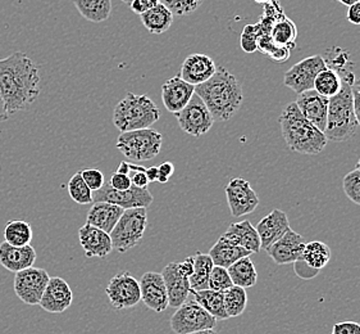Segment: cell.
Wrapping results in <instances>:
<instances>
[{"mask_svg":"<svg viewBox=\"0 0 360 334\" xmlns=\"http://www.w3.org/2000/svg\"><path fill=\"white\" fill-rule=\"evenodd\" d=\"M41 78L34 61L23 51L0 59V95L8 115L29 109L40 95Z\"/></svg>","mask_w":360,"mask_h":334,"instance_id":"cell-1","label":"cell"},{"mask_svg":"<svg viewBox=\"0 0 360 334\" xmlns=\"http://www.w3.org/2000/svg\"><path fill=\"white\" fill-rule=\"evenodd\" d=\"M195 94L205 103L214 121L222 123L235 116L244 101L240 81L224 67H217L216 73L208 81L196 85Z\"/></svg>","mask_w":360,"mask_h":334,"instance_id":"cell-2","label":"cell"},{"mask_svg":"<svg viewBox=\"0 0 360 334\" xmlns=\"http://www.w3.org/2000/svg\"><path fill=\"white\" fill-rule=\"evenodd\" d=\"M282 137L291 152L300 154H319L327 146L323 131L302 115L295 102L288 103L280 115Z\"/></svg>","mask_w":360,"mask_h":334,"instance_id":"cell-3","label":"cell"},{"mask_svg":"<svg viewBox=\"0 0 360 334\" xmlns=\"http://www.w3.org/2000/svg\"><path fill=\"white\" fill-rule=\"evenodd\" d=\"M354 113L353 85L342 80L341 90L328 98V115L324 135L327 140L341 143L353 138L358 129Z\"/></svg>","mask_w":360,"mask_h":334,"instance_id":"cell-4","label":"cell"},{"mask_svg":"<svg viewBox=\"0 0 360 334\" xmlns=\"http://www.w3.org/2000/svg\"><path fill=\"white\" fill-rule=\"evenodd\" d=\"M159 118L158 107L145 94L127 93L113 111V124L121 132L152 128Z\"/></svg>","mask_w":360,"mask_h":334,"instance_id":"cell-5","label":"cell"},{"mask_svg":"<svg viewBox=\"0 0 360 334\" xmlns=\"http://www.w3.org/2000/svg\"><path fill=\"white\" fill-rule=\"evenodd\" d=\"M162 134L153 128H148L121 132L115 147L126 159L135 162H144L158 156L162 149Z\"/></svg>","mask_w":360,"mask_h":334,"instance_id":"cell-6","label":"cell"},{"mask_svg":"<svg viewBox=\"0 0 360 334\" xmlns=\"http://www.w3.org/2000/svg\"><path fill=\"white\" fill-rule=\"evenodd\" d=\"M148 226V211L145 207H135L123 211L122 216L110 232L113 249L126 254L143 240Z\"/></svg>","mask_w":360,"mask_h":334,"instance_id":"cell-7","label":"cell"},{"mask_svg":"<svg viewBox=\"0 0 360 334\" xmlns=\"http://www.w3.org/2000/svg\"><path fill=\"white\" fill-rule=\"evenodd\" d=\"M217 319L202 309L194 298L185 301L171 318V328L176 334H188L216 328Z\"/></svg>","mask_w":360,"mask_h":334,"instance_id":"cell-8","label":"cell"},{"mask_svg":"<svg viewBox=\"0 0 360 334\" xmlns=\"http://www.w3.org/2000/svg\"><path fill=\"white\" fill-rule=\"evenodd\" d=\"M174 116L177 117L181 130L195 138L205 135L216 123L205 103L196 94L191 98L186 107L174 113Z\"/></svg>","mask_w":360,"mask_h":334,"instance_id":"cell-9","label":"cell"},{"mask_svg":"<svg viewBox=\"0 0 360 334\" xmlns=\"http://www.w3.org/2000/svg\"><path fill=\"white\" fill-rule=\"evenodd\" d=\"M105 293L115 310H124L136 306L141 301L140 283L129 271H121L109 280Z\"/></svg>","mask_w":360,"mask_h":334,"instance_id":"cell-10","label":"cell"},{"mask_svg":"<svg viewBox=\"0 0 360 334\" xmlns=\"http://www.w3.org/2000/svg\"><path fill=\"white\" fill-rule=\"evenodd\" d=\"M51 276L46 270L40 268H27L15 273V293L23 304L30 306L39 305L44 291Z\"/></svg>","mask_w":360,"mask_h":334,"instance_id":"cell-11","label":"cell"},{"mask_svg":"<svg viewBox=\"0 0 360 334\" xmlns=\"http://www.w3.org/2000/svg\"><path fill=\"white\" fill-rule=\"evenodd\" d=\"M324 68H327V66L322 56L316 54L308 58L302 59L285 73L283 84L297 94H300L314 87V81L318 73L323 71Z\"/></svg>","mask_w":360,"mask_h":334,"instance_id":"cell-12","label":"cell"},{"mask_svg":"<svg viewBox=\"0 0 360 334\" xmlns=\"http://www.w3.org/2000/svg\"><path fill=\"white\" fill-rule=\"evenodd\" d=\"M154 198L148 188H137L132 185L127 190H117L105 183L103 188L95 192L94 202H108L122 207L123 210L145 207L148 209L153 204Z\"/></svg>","mask_w":360,"mask_h":334,"instance_id":"cell-13","label":"cell"},{"mask_svg":"<svg viewBox=\"0 0 360 334\" xmlns=\"http://www.w3.org/2000/svg\"><path fill=\"white\" fill-rule=\"evenodd\" d=\"M231 215L235 218H243L252 214L259 206V197L252 188L250 183L243 178L231 179L224 188Z\"/></svg>","mask_w":360,"mask_h":334,"instance_id":"cell-14","label":"cell"},{"mask_svg":"<svg viewBox=\"0 0 360 334\" xmlns=\"http://www.w3.org/2000/svg\"><path fill=\"white\" fill-rule=\"evenodd\" d=\"M141 301L148 309L155 313H163L169 307L166 284L162 274L155 271H148L140 279Z\"/></svg>","mask_w":360,"mask_h":334,"instance_id":"cell-15","label":"cell"},{"mask_svg":"<svg viewBox=\"0 0 360 334\" xmlns=\"http://www.w3.org/2000/svg\"><path fill=\"white\" fill-rule=\"evenodd\" d=\"M305 240L303 235L294 232L291 228L282 235L281 238L276 240L271 247L266 249V254L277 265H288L294 264L302 259Z\"/></svg>","mask_w":360,"mask_h":334,"instance_id":"cell-16","label":"cell"},{"mask_svg":"<svg viewBox=\"0 0 360 334\" xmlns=\"http://www.w3.org/2000/svg\"><path fill=\"white\" fill-rule=\"evenodd\" d=\"M72 301L73 293L70 284L67 283L63 278L53 276L48 282L39 305L41 306L46 313L60 314L70 309V306L72 305Z\"/></svg>","mask_w":360,"mask_h":334,"instance_id":"cell-17","label":"cell"},{"mask_svg":"<svg viewBox=\"0 0 360 334\" xmlns=\"http://www.w3.org/2000/svg\"><path fill=\"white\" fill-rule=\"evenodd\" d=\"M295 103L310 124L324 132L328 115V98L319 94L314 89H310L297 94Z\"/></svg>","mask_w":360,"mask_h":334,"instance_id":"cell-18","label":"cell"},{"mask_svg":"<svg viewBox=\"0 0 360 334\" xmlns=\"http://www.w3.org/2000/svg\"><path fill=\"white\" fill-rule=\"evenodd\" d=\"M79 240L87 259H105L113 251V243L108 233L87 223L79 228Z\"/></svg>","mask_w":360,"mask_h":334,"instance_id":"cell-19","label":"cell"},{"mask_svg":"<svg viewBox=\"0 0 360 334\" xmlns=\"http://www.w3.org/2000/svg\"><path fill=\"white\" fill-rule=\"evenodd\" d=\"M195 94V87L188 84L180 75L174 76L162 85V101L167 111L171 113H177L185 109Z\"/></svg>","mask_w":360,"mask_h":334,"instance_id":"cell-20","label":"cell"},{"mask_svg":"<svg viewBox=\"0 0 360 334\" xmlns=\"http://www.w3.org/2000/svg\"><path fill=\"white\" fill-rule=\"evenodd\" d=\"M216 71V62L213 59L207 54L195 53L184 61L181 66L180 76L181 79L196 87L208 81Z\"/></svg>","mask_w":360,"mask_h":334,"instance_id":"cell-21","label":"cell"},{"mask_svg":"<svg viewBox=\"0 0 360 334\" xmlns=\"http://www.w3.org/2000/svg\"><path fill=\"white\" fill-rule=\"evenodd\" d=\"M255 229L259 234L260 249L266 251L276 240H280L288 232L290 229V221L286 212L274 210L260 220Z\"/></svg>","mask_w":360,"mask_h":334,"instance_id":"cell-22","label":"cell"},{"mask_svg":"<svg viewBox=\"0 0 360 334\" xmlns=\"http://www.w3.org/2000/svg\"><path fill=\"white\" fill-rule=\"evenodd\" d=\"M37 261V251L31 245L15 247L6 240L0 243V265L8 271L18 273L34 266Z\"/></svg>","mask_w":360,"mask_h":334,"instance_id":"cell-23","label":"cell"},{"mask_svg":"<svg viewBox=\"0 0 360 334\" xmlns=\"http://www.w3.org/2000/svg\"><path fill=\"white\" fill-rule=\"evenodd\" d=\"M162 276L165 279L168 301L171 307H180L185 301H188L190 296V280L188 276H182L177 268V262L168 264L162 271Z\"/></svg>","mask_w":360,"mask_h":334,"instance_id":"cell-24","label":"cell"},{"mask_svg":"<svg viewBox=\"0 0 360 334\" xmlns=\"http://www.w3.org/2000/svg\"><path fill=\"white\" fill-rule=\"evenodd\" d=\"M122 207L108 202H93L87 212L86 223L110 234L122 216Z\"/></svg>","mask_w":360,"mask_h":334,"instance_id":"cell-25","label":"cell"},{"mask_svg":"<svg viewBox=\"0 0 360 334\" xmlns=\"http://www.w3.org/2000/svg\"><path fill=\"white\" fill-rule=\"evenodd\" d=\"M222 235L252 254H258L260 251L259 234L249 220L231 224Z\"/></svg>","mask_w":360,"mask_h":334,"instance_id":"cell-26","label":"cell"},{"mask_svg":"<svg viewBox=\"0 0 360 334\" xmlns=\"http://www.w3.org/2000/svg\"><path fill=\"white\" fill-rule=\"evenodd\" d=\"M209 256L216 266L222 268H230L233 262L238 261L246 256H252V252L245 248L240 247L233 242L224 238V235L219 237L214 246L210 248Z\"/></svg>","mask_w":360,"mask_h":334,"instance_id":"cell-27","label":"cell"},{"mask_svg":"<svg viewBox=\"0 0 360 334\" xmlns=\"http://www.w3.org/2000/svg\"><path fill=\"white\" fill-rule=\"evenodd\" d=\"M140 17L146 30L155 35L165 34L173 23V13L163 3H158Z\"/></svg>","mask_w":360,"mask_h":334,"instance_id":"cell-28","label":"cell"},{"mask_svg":"<svg viewBox=\"0 0 360 334\" xmlns=\"http://www.w3.org/2000/svg\"><path fill=\"white\" fill-rule=\"evenodd\" d=\"M190 295L202 309H205L217 320L230 319L224 309V292L213 291L210 288L202 291L190 290Z\"/></svg>","mask_w":360,"mask_h":334,"instance_id":"cell-29","label":"cell"},{"mask_svg":"<svg viewBox=\"0 0 360 334\" xmlns=\"http://www.w3.org/2000/svg\"><path fill=\"white\" fill-rule=\"evenodd\" d=\"M227 270L233 285H238L241 288H252L258 282L257 268L250 256H246L233 262Z\"/></svg>","mask_w":360,"mask_h":334,"instance_id":"cell-30","label":"cell"},{"mask_svg":"<svg viewBox=\"0 0 360 334\" xmlns=\"http://www.w3.org/2000/svg\"><path fill=\"white\" fill-rule=\"evenodd\" d=\"M79 15L94 23L107 21L112 15V0H73Z\"/></svg>","mask_w":360,"mask_h":334,"instance_id":"cell-31","label":"cell"},{"mask_svg":"<svg viewBox=\"0 0 360 334\" xmlns=\"http://www.w3.org/2000/svg\"><path fill=\"white\" fill-rule=\"evenodd\" d=\"M214 264L208 254L196 252L194 256V273L188 278L193 291H202L209 288V276Z\"/></svg>","mask_w":360,"mask_h":334,"instance_id":"cell-32","label":"cell"},{"mask_svg":"<svg viewBox=\"0 0 360 334\" xmlns=\"http://www.w3.org/2000/svg\"><path fill=\"white\" fill-rule=\"evenodd\" d=\"M32 237H34L32 228L27 221L11 220L4 226V240L15 247L27 246L31 243Z\"/></svg>","mask_w":360,"mask_h":334,"instance_id":"cell-33","label":"cell"},{"mask_svg":"<svg viewBox=\"0 0 360 334\" xmlns=\"http://www.w3.org/2000/svg\"><path fill=\"white\" fill-rule=\"evenodd\" d=\"M302 259L310 268L322 270L331 260V249L323 242L313 240L309 243H305Z\"/></svg>","mask_w":360,"mask_h":334,"instance_id":"cell-34","label":"cell"},{"mask_svg":"<svg viewBox=\"0 0 360 334\" xmlns=\"http://www.w3.org/2000/svg\"><path fill=\"white\" fill-rule=\"evenodd\" d=\"M341 87H342L341 76L335 70L327 67L323 71L318 73L313 89L326 98H331L339 93Z\"/></svg>","mask_w":360,"mask_h":334,"instance_id":"cell-35","label":"cell"},{"mask_svg":"<svg viewBox=\"0 0 360 334\" xmlns=\"http://www.w3.org/2000/svg\"><path fill=\"white\" fill-rule=\"evenodd\" d=\"M224 309L229 318H238L243 315L248 306V295L245 288L232 285L224 292Z\"/></svg>","mask_w":360,"mask_h":334,"instance_id":"cell-36","label":"cell"},{"mask_svg":"<svg viewBox=\"0 0 360 334\" xmlns=\"http://www.w3.org/2000/svg\"><path fill=\"white\" fill-rule=\"evenodd\" d=\"M271 37L274 43L278 47L292 48L295 47L296 26L290 18H283L276 22L271 27Z\"/></svg>","mask_w":360,"mask_h":334,"instance_id":"cell-37","label":"cell"},{"mask_svg":"<svg viewBox=\"0 0 360 334\" xmlns=\"http://www.w3.org/2000/svg\"><path fill=\"white\" fill-rule=\"evenodd\" d=\"M68 193L70 197L77 204H91L94 202L93 190L87 187L81 171L76 173L68 182Z\"/></svg>","mask_w":360,"mask_h":334,"instance_id":"cell-38","label":"cell"},{"mask_svg":"<svg viewBox=\"0 0 360 334\" xmlns=\"http://www.w3.org/2000/svg\"><path fill=\"white\" fill-rule=\"evenodd\" d=\"M232 279H231L229 270L222 266H213L210 276H209V288L217 292H224L232 287Z\"/></svg>","mask_w":360,"mask_h":334,"instance_id":"cell-39","label":"cell"},{"mask_svg":"<svg viewBox=\"0 0 360 334\" xmlns=\"http://www.w3.org/2000/svg\"><path fill=\"white\" fill-rule=\"evenodd\" d=\"M342 188L346 197L354 204L360 206V170L355 168L345 175L342 180Z\"/></svg>","mask_w":360,"mask_h":334,"instance_id":"cell-40","label":"cell"},{"mask_svg":"<svg viewBox=\"0 0 360 334\" xmlns=\"http://www.w3.org/2000/svg\"><path fill=\"white\" fill-rule=\"evenodd\" d=\"M204 0H160L173 16H188L194 13Z\"/></svg>","mask_w":360,"mask_h":334,"instance_id":"cell-41","label":"cell"},{"mask_svg":"<svg viewBox=\"0 0 360 334\" xmlns=\"http://www.w3.org/2000/svg\"><path fill=\"white\" fill-rule=\"evenodd\" d=\"M258 27L255 25H246L241 34V48L245 53H254L258 49Z\"/></svg>","mask_w":360,"mask_h":334,"instance_id":"cell-42","label":"cell"},{"mask_svg":"<svg viewBox=\"0 0 360 334\" xmlns=\"http://www.w3.org/2000/svg\"><path fill=\"white\" fill-rule=\"evenodd\" d=\"M81 175L86 183L87 187L91 189L93 192H98L105 184L104 174L98 168H85V170L81 171Z\"/></svg>","mask_w":360,"mask_h":334,"instance_id":"cell-43","label":"cell"},{"mask_svg":"<svg viewBox=\"0 0 360 334\" xmlns=\"http://www.w3.org/2000/svg\"><path fill=\"white\" fill-rule=\"evenodd\" d=\"M130 176L132 185L137 188H148V176H146V168L140 165H132L130 163Z\"/></svg>","mask_w":360,"mask_h":334,"instance_id":"cell-44","label":"cell"},{"mask_svg":"<svg viewBox=\"0 0 360 334\" xmlns=\"http://www.w3.org/2000/svg\"><path fill=\"white\" fill-rule=\"evenodd\" d=\"M294 271H295L296 276L302 278V279H305V280L313 279L319 273V270L310 268L309 265L304 261L303 259L294 262Z\"/></svg>","mask_w":360,"mask_h":334,"instance_id":"cell-45","label":"cell"},{"mask_svg":"<svg viewBox=\"0 0 360 334\" xmlns=\"http://www.w3.org/2000/svg\"><path fill=\"white\" fill-rule=\"evenodd\" d=\"M108 183L112 188L117 189V190H127V189H130L132 187L130 176L121 174V173H117V171L112 174Z\"/></svg>","mask_w":360,"mask_h":334,"instance_id":"cell-46","label":"cell"},{"mask_svg":"<svg viewBox=\"0 0 360 334\" xmlns=\"http://www.w3.org/2000/svg\"><path fill=\"white\" fill-rule=\"evenodd\" d=\"M332 334H360V323L341 321L333 326Z\"/></svg>","mask_w":360,"mask_h":334,"instance_id":"cell-47","label":"cell"},{"mask_svg":"<svg viewBox=\"0 0 360 334\" xmlns=\"http://www.w3.org/2000/svg\"><path fill=\"white\" fill-rule=\"evenodd\" d=\"M158 3H160V0H132L130 8L135 15L141 16L146 11L155 7Z\"/></svg>","mask_w":360,"mask_h":334,"instance_id":"cell-48","label":"cell"},{"mask_svg":"<svg viewBox=\"0 0 360 334\" xmlns=\"http://www.w3.org/2000/svg\"><path fill=\"white\" fill-rule=\"evenodd\" d=\"M347 21L356 26H360V0L347 7Z\"/></svg>","mask_w":360,"mask_h":334,"instance_id":"cell-49","label":"cell"},{"mask_svg":"<svg viewBox=\"0 0 360 334\" xmlns=\"http://www.w3.org/2000/svg\"><path fill=\"white\" fill-rule=\"evenodd\" d=\"M177 268L180 270L182 276L190 278L194 273V256H190L188 259H185L184 261L177 262Z\"/></svg>","mask_w":360,"mask_h":334,"instance_id":"cell-50","label":"cell"},{"mask_svg":"<svg viewBox=\"0 0 360 334\" xmlns=\"http://www.w3.org/2000/svg\"><path fill=\"white\" fill-rule=\"evenodd\" d=\"M269 57L274 59V62L283 63L290 57V49L285 48V47H278Z\"/></svg>","mask_w":360,"mask_h":334,"instance_id":"cell-51","label":"cell"},{"mask_svg":"<svg viewBox=\"0 0 360 334\" xmlns=\"http://www.w3.org/2000/svg\"><path fill=\"white\" fill-rule=\"evenodd\" d=\"M354 113L360 126V87H353Z\"/></svg>","mask_w":360,"mask_h":334,"instance_id":"cell-52","label":"cell"},{"mask_svg":"<svg viewBox=\"0 0 360 334\" xmlns=\"http://www.w3.org/2000/svg\"><path fill=\"white\" fill-rule=\"evenodd\" d=\"M159 174L165 175L167 178H171L173 173H174V166H173L172 162H163L158 166Z\"/></svg>","mask_w":360,"mask_h":334,"instance_id":"cell-53","label":"cell"},{"mask_svg":"<svg viewBox=\"0 0 360 334\" xmlns=\"http://www.w3.org/2000/svg\"><path fill=\"white\" fill-rule=\"evenodd\" d=\"M159 170L158 166H153L150 168H146V176L149 183L157 182L158 179Z\"/></svg>","mask_w":360,"mask_h":334,"instance_id":"cell-54","label":"cell"},{"mask_svg":"<svg viewBox=\"0 0 360 334\" xmlns=\"http://www.w3.org/2000/svg\"><path fill=\"white\" fill-rule=\"evenodd\" d=\"M8 118H9V115H8L4 101H3V98H1V95H0V123L7 121Z\"/></svg>","mask_w":360,"mask_h":334,"instance_id":"cell-55","label":"cell"},{"mask_svg":"<svg viewBox=\"0 0 360 334\" xmlns=\"http://www.w3.org/2000/svg\"><path fill=\"white\" fill-rule=\"evenodd\" d=\"M117 173H121V174L124 175H130V162L122 161V162L118 165Z\"/></svg>","mask_w":360,"mask_h":334,"instance_id":"cell-56","label":"cell"},{"mask_svg":"<svg viewBox=\"0 0 360 334\" xmlns=\"http://www.w3.org/2000/svg\"><path fill=\"white\" fill-rule=\"evenodd\" d=\"M188 334H218L217 333L216 329H202V330H198V332H193V333Z\"/></svg>","mask_w":360,"mask_h":334,"instance_id":"cell-57","label":"cell"},{"mask_svg":"<svg viewBox=\"0 0 360 334\" xmlns=\"http://www.w3.org/2000/svg\"><path fill=\"white\" fill-rule=\"evenodd\" d=\"M338 1H340L341 4H344L346 7H349V6H352V4L356 3V1H359V0H338Z\"/></svg>","mask_w":360,"mask_h":334,"instance_id":"cell-58","label":"cell"},{"mask_svg":"<svg viewBox=\"0 0 360 334\" xmlns=\"http://www.w3.org/2000/svg\"><path fill=\"white\" fill-rule=\"evenodd\" d=\"M121 1H122V3H124V4H127L129 7H130V4L131 3H132V0H121Z\"/></svg>","mask_w":360,"mask_h":334,"instance_id":"cell-59","label":"cell"},{"mask_svg":"<svg viewBox=\"0 0 360 334\" xmlns=\"http://www.w3.org/2000/svg\"><path fill=\"white\" fill-rule=\"evenodd\" d=\"M356 168H358V170H360V159L359 161H358V163H356Z\"/></svg>","mask_w":360,"mask_h":334,"instance_id":"cell-60","label":"cell"}]
</instances>
